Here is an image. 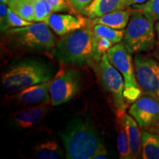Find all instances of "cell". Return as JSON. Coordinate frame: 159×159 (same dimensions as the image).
<instances>
[{"instance_id": "6da1fadb", "label": "cell", "mask_w": 159, "mask_h": 159, "mask_svg": "<svg viewBox=\"0 0 159 159\" xmlns=\"http://www.w3.org/2000/svg\"><path fill=\"white\" fill-rule=\"evenodd\" d=\"M3 33L2 44L12 54L45 53L52 51L56 44L55 35L45 22L10 28Z\"/></svg>"}, {"instance_id": "7a4b0ae2", "label": "cell", "mask_w": 159, "mask_h": 159, "mask_svg": "<svg viewBox=\"0 0 159 159\" xmlns=\"http://www.w3.org/2000/svg\"><path fill=\"white\" fill-rule=\"evenodd\" d=\"M94 38L89 26L72 32L56 43L53 56L60 62L94 68L98 63L94 53Z\"/></svg>"}, {"instance_id": "3957f363", "label": "cell", "mask_w": 159, "mask_h": 159, "mask_svg": "<svg viewBox=\"0 0 159 159\" xmlns=\"http://www.w3.org/2000/svg\"><path fill=\"white\" fill-rule=\"evenodd\" d=\"M53 69L42 61L25 60L11 65L2 75V84L9 94H15L32 85L49 80Z\"/></svg>"}, {"instance_id": "277c9868", "label": "cell", "mask_w": 159, "mask_h": 159, "mask_svg": "<svg viewBox=\"0 0 159 159\" xmlns=\"http://www.w3.org/2000/svg\"><path fill=\"white\" fill-rule=\"evenodd\" d=\"M60 136L68 159H91L100 143L94 127L81 119L71 122Z\"/></svg>"}, {"instance_id": "5b68a950", "label": "cell", "mask_w": 159, "mask_h": 159, "mask_svg": "<svg viewBox=\"0 0 159 159\" xmlns=\"http://www.w3.org/2000/svg\"><path fill=\"white\" fill-rule=\"evenodd\" d=\"M156 42L154 21L148 19L142 11L134 8L123 39L126 49L132 55L149 52L153 50Z\"/></svg>"}, {"instance_id": "8992f818", "label": "cell", "mask_w": 159, "mask_h": 159, "mask_svg": "<svg viewBox=\"0 0 159 159\" xmlns=\"http://www.w3.org/2000/svg\"><path fill=\"white\" fill-rule=\"evenodd\" d=\"M94 69L99 83L112 98L117 118H122L127 109L124 97V78L121 73L111 64L107 53L103 55Z\"/></svg>"}, {"instance_id": "52a82bcc", "label": "cell", "mask_w": 159, "mask_h": 159, "mask_svg": "<svg viewBox=\"0 0 159 159\" xmlns=\"http://www.w3.org/2000/svg\"><path fill=\"white\" fill-rule=\"evenodd\" d=\"M108 59L122 75L125 80L124 97L128 102H134L140 96L141 89L136 80L132 54L128 51L123 42L114 44L107 52Z\"/></svg>"}, {"instance_id": "ba28073f", "label": "cell", "mask_w": 159, "mask_h": 159, "mask_svg": "<svg viewBox=\"0 0 159 159\" xmlns=\"http://www.w3.org/2000/svg\"><path fill=\"white\" fill-rule=\"evenodd\" d=\"M80 89V77L76 69L61 70L49 81L51 104L57 106L70 101Z\"/></svg>"}, {"instance_id": "9c48e42d", "label": "cell", "mask_w": 159, "mask_h": 159, "mask_svg": "<svg viewBox=\"0 0 159 159\" xmlns=\"http://www.w3.org/2000/svg\"><path fill=\"white\" fill-rule=\"evenodd\" d=\"M135 74L145 95L158 97L159 91V61L141 53L134 58Z\"/></svg>"}, {"instance_id": "30bf717a", "label": "cell", "mask_w": 159, "mask_h": 159, "mask_svg": "<svg viewBox=\"0 0 159 159\" xmlns=\"http://www.w3.org/2000/svg\"><path fill=\"white\" fill-rule=\"evenodd\" d=\"M129 114L141 128L159 126V99L158 97L144 95L133 103Z\"/></svg>"}, {"instance_id": "8fae6325", "label": "cell", "mask_w": 159, "mask_h": 159, "mask_svg": "<svg viewBox=\"0 0 159 159\" xmlns=\"http://www.w3.org/2000/svg\"><path fill=\"white\" fill-rule=\"evenodd\" d=\"M44 22L57 35L64 36L72 32L90 25V19L81 16H75L71 14L53 13L47 18Z\"/></svg>"}, {"instance_id": "7c38bea8", "label": "cell", "mask_w": 159, "mask_h": 159, "mask_svg": "<svg viewBox=\"0 0 159 159\" xmlns=\"http://www.w3.org/2000/svg\"><path fill=\"white\" fill-rule=\"evenodd\" d=\"M49 81L50 80L15 93L12 97L13 99L17 104L26 106H35L43 103H51Z\"/></svg>"}, {"instance_id": "4fadbf2b", "label": "cell", "mask_w": 159, "mask_h": 159, "mask_svg": "<svg viewBox=\"0 0 159 159\" xmlns=\"http://www.w3.org/2000/svg\"><path fill=\"white\" fill-rule=\"evenodd\" d=\"M51 105V103H43L17 111L12 115V122L18 128H30L44 119L50 111Z\"/></svg>"}, {"instance_id": "5bb4252c", "label": "cell", "mask_w": 159, "mask_h": 159, "mask_svg": "<svg viewBox=\"0 0 159 159\" xmlns=\"http://www.w3.org/2000/svg\"><path fill=\"white\" fill-rule=\"evenodd\" d=\"M127 2L128 0H93L80 13L93 19L111 12L126 9Z\"/></svg>"}, {"instance_id": "9a60e30c", "label": "cell", "mask_w": 159, "mask_h": 159, "mask_svg": "<svg viewBox=\"0 0 159 159\" xmlns=\"http://www.w3.org/2000/svg\"><path fill=\"white\" fill-rule=\"evenodd\" d=\"M125 130L128 134L133 158H139L142 156V133L139 125L131 115L125 114L122 117Z\"/></svg>"}, {"instance_id": "2e32d148", "label": "cell", "mask_w": 159, "mask_h": 159, "mask_svg": "<svg viewBox=\"0 0 159 159\" xmlns=\"http://www.w3.org/2000/svg\"><path fill=\"white\" fill-rule=\"evenodd\" d=\"M131 10H119L90 20V25H102L117 30L125 29L128 26Z\"/></svg>"}, {"instance_id": "e0dca14e", "label": "cell", "mask_w": 159, "mask_h": 159, "mask_svg": "<svg viewBox=\"0 0 159 159\" xmlns=\"http://www.w3.org/2000/svg\"><path fill=\"white\" fill-rule=\"evenodd\" d=\"M142 158L159 159V134L142 130Z\"/></svg>"}, {"instance_id": "ac0fdd59", "label": "cell", "mask_w": 159, "mask_h": 159, "mask_svg": "<svg viewBox=\"0 0 159 159\" xmlns=\"http://www.w3.org/2000/svg\"><path fill=\"white\" fill-rule=\"evenodd\" d=\"M34 155L39 159H60L63 158V151L54 140H47L36 144Z\"/></svg>"}, {"instance_id": "d6986e66", "label": "cell", "mask_w": 159, "mask_h": 159, "mask_svg": "<svg viewBox=\"0 0 159 159\" xmlns=\"http://www.w3.org/2000/svg\"><path fill=\"white\" fill-rule=\"evenodd\" d=\"M8 7L16 14L29 21H34L33 0H10Z\"/></svg>"}, {"instance_id": "ffe728a7", "label": "cell", "mask_w": 159, "mask_h": 159, "mask_svg": "<svg viewBox=\"0 0 159 159\" xmlns=\"http://www.w3.org/2000/svg\"><path fill=\"white\" fill-rule=\"evenodd\" d=\"M123 117V116H122ZM118 118V136H117V148H118L119 157L122 159L133 158L130 142L127 131L123 122V119Z\"/></svg>"}, {"instance_id": "44dd1931", "label": "cell", "mask_w": 159, "mask_h": 159, "mask_svg": "<svg viewBox=\"0 0 159 159\" xmlns=\"http://www.w3.org/2000/svg\"><path fill=\"white\" fill-rule=\"evenodd\" d=\"M92 29L95 35L107 39L114 45L122 42L125 34L124 29L117 30L99 24L93 25Z\"/></svg>"}, {"instance_id": "7402d4cb", "label": "cell", "mask_w": 159, "mask_h": 159, "mask_svg": "<svg viewBox=\"0 0 159 159\" xmlns=\"http://www.w3.org/2000/svg\"><path fill=\"white\" fill-rule=\"evenodd\" d=\"M135 9H138L152 21H159V0H148L145 2L133 5Z\"/></svg>"}, {"instance_id": "603a6c76", "label": "cell", "mask_w": 159, "mask_h": 159, "mask_svg": "<svg viewBox=\"0 0 159 159\" xmlns=\"http://www.w3.org/2000/svg\"><path fill=\"white\" fill-rule=\"evenodd\" d=\"M35 22H44L49 16L53 13L51 5L46 0H33Z\"/></svg>"}, {"instance_id": "cb8c5ba5", "label": "cell", "mask_w": 159, "mask_h": 159, "mask_svg": "<svg viewBox=\"0 0 159 159\" xmlns=\"http://www.w3.org/2000/svg\"><path fill=\"white\" fill-rule=\"evenodd\" d=\"M94 53L97 62L100 61L103 55L107 53L113 47V43L105 38L99 37L94 35Z\"/></svg>"}, {"instance_id": "d4e9b609", "label": "cell", "mask_w": 159, "mask_h": 159, "mask_svg": "<svg viewBox=\"0 0 159 159\" xmlns=\"http://www.w3.org/2000/svg\"><path fill=\"white\" fill-rule=\"evenodd\" d=\"M52 8L53 13L69 12L71 13H77V11L71 5L69 0H46Z\"/></svg>"}, {"instance_id": "484cf974", "label": "cell", "mask_w": 159, "mask_h": 159, "mask_svg": "<svg viewBox=\"0 0 159 159\" xmlns=\"http://www.w3.org/2000/svg\"><path fill=\"white\" fill-rule=\"evenodd\" d=\"M33 21H26L22 18L16 14L13 11H12L8 7V20H7V29L16 28V27H22L30 25L33 24Z\"/></svg>"}, {"instance_id": "4316f807", "label": "cell", "mask_w": 159, "mask_h": 159, "mask_svg": "<svg viewBox=\"0 0 159 159\" xmlns=\"http://www.w3.org/2000/svg\"><path fill=\"white\" fill-rule=\"evenodd\" d=\"M7 20H8V7L5 4H0V28L4 32L7 30Z\"/></svg>"}, {"instance_id": "83f0119b", "label": "cell", "mask_w": 159, "mask_h": 159, "mask_svg": "<svg viewBox=\"0 0 159 159\" xmlns=\"http://www.w3.org/2000/svg\"><path fill=\"white\" fill-rule=\"evenodd\" d=\"M69 1L75 11L81 13L85 7L90 5L93 0H69Z\"/></svg>"}, {"instance_id": "f1b7e54d", "label": "cell", "mask_w": 159, "mask_h": 159, "mask_svg": "<svg viewBox=\"0 0 159 159\" xmlns=\"http://www.w3.org/2000/svg\"><path fill=\"white\" fill-rule=\"evenodd\" d=\"M108 158V153L105 145L102 143H99L96 151L91 159H106Z\"/></svg>"}, {"instance_id": "f546056e", "label": "cell", "mask_w": 159, "mask_h": 159, "mask_svg": "<svg viewBox=\"0 0 159 159\" xmlns=\"http://www.w3.org/2000/svg\"><path fill=\"white\" fill-rule=\"evenodd\" d=\"M156 38H157V42L156 45L154 48L153 55L155 58H156L158 61H159V21L156 25Z\"/></svg>"}, {"instance_id": "4dcf8cb0", "label": "cell", "mask_w": 159, "mask_h": 159, "mask_svg": "<svg viewBox=\"0 0 159 159\" xmlns=\"http://www.w3.org/2000/svg\"><path fill=\"white\" fill-rule=\"evenodd\" d=\"M147 1H148V0H128V2H127V8L131 7V6L133 5L142 4Z\"/></svg>"}, {"instance_id": "1f68e13d", "label": "cell", "mask_w": 159, "mask_h": 159, "mask_svg": "<svg viewBox=\"0 0 159 159\" xmlns=\"http://www.w3.org/2000/svg\"><path fill=\"white\" fill-rule=\"evenodd\" d=\"M9 1H10V0H0V2H1V3L5 4V5H8Z\"/></svg>"}, {"instance_id": "d6a6232c", "label": "cell", "mask_w": 159, "mask_h": 159, "mask_svg": "<svg viewBox=\"0 0 159 159\" xmlns=\"http://www.w3.org/2000/svg\"><path fill=\"white\" fill-rule=\"evenodd\" d=\"M157 95H158V99H159V91L158 92V94H157Z\"/></svg>"}]
</instances>
